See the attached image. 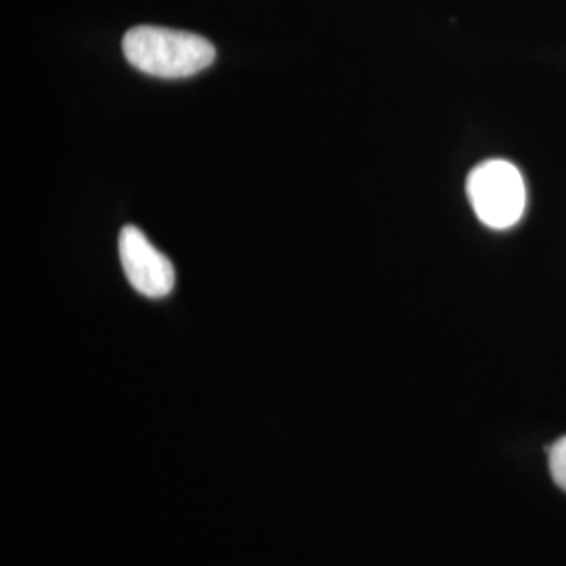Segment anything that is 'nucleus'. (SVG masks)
<instances>
[{"label":"nucleus","instance_id":"1","mask_svg":"<svg viewBox=\"0 0 566 566\" xmlns=\"http://www.w3.org/2000/svg\"><path fill=\"white\" fill-rule=\"evenodd\" d=\"M122 51L135 70L156 78H189L217 60V49L208 39L158 25H137L128 30Z\"/></svg>","mask_w":566,"mask_h":566},{"label":"nucleus","instance_id":"2","mask_svg":"<svg viewBox=\"0 0 566 566\" xmlns=\"http://www.w3.org/2000/svg\"><path fill=\"white\" fill-rule=\"evenodd\" d=\"M468 200L481 223L510 229L525 214L526 187L521 170L506 160L479 164L465 181Z\"/></svg>","mask_w":566,"mask_h":566},{"label":"nucleus","instance_id":"3","mask_svg":"<svg viewBox=\"0 0 566 566\" xmlns=\"http://www.w3.org/2000/svg\"><path fill=\"white\" fill-rule=\"evenodd\" d=\"M122 269L130 285L147 298H164L172 292L177 275L170 259L147 240L139 227L126 224L118 238Z\"/></svg>","mask_w":566,"mask_h":566},{"label":"nucleus","instance_id":"4","mask_svg":"<svg viewBox=\"0 0 566 566\" xmlns=\"http://www.w3.org/2000/svg\"><path fill=\"white\" fill-rule=\"evenodd\" d=\"M549 472L554 483L566 491V437L549 447Z\"/></svg>","mask_w":566,"mask_h":566}]
</instances>
